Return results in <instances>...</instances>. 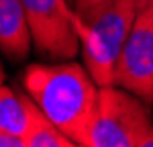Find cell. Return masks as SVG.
<instances>
[{
  "label": "cell",
  "mask_w": 153,
  "mask_h": 147,
  "mask_svg": "<svg viewBox=\"0 0 153 147\" xmlns=\"http://www.w3.org/2000/svg\"><path fill=\"white\" fill-rule=\"evenodd\" d=\"M33 45L21 0H0V51L12 61H25Z\"/></svg>",
  "instance_id": "cell-6"
},
{
  "label": "cell",
  "mask_w": 153,
  "mask_h": 147,
  "mask_svg": "<svg viewBox=\"0 0 153 147\" xmlns=\"http://www.w3.org/2000/svg\"><path fill=\"white\" fill-rule=\"evenodd\" d=\"M0 147H27V145H25L23 137L6 133V131H0Z\"/></svg>",
  "instance_id": "cell-9"
},
{
  "label": "cell",
  "mask_w": 153,
  "mask_h": 147,
  "mask_svg": "<svg viewBox=\"0 0 153 147\" xmlns=\"http://www.w3.org/2000/svg\"><path fill=\"white\" fill-rule=\"evenodd\" d=\"M71 2H74V0H71Z\"/></svg>",
  "instance_id": "cell-12"
},
{
  "label": "cell",
  "mask_w": 153,
  "mask_h": 147,
  "mask_svg": "<svg viewBox=\"0 0 153 147\" xmlns=\"http://www.w3.org/2000/svg\"><path fill=\"white\" fill-rule=\"evenodd\" d=\"M106 2H110V0H74V8L76 12H86L90 10V8H96V6H100V4H106Z\"/></svg>",
  "instance_id": "cell-10"
},
{
  "label": "cell",
  "mask_w": 153,
  "mask_h": 147,
  "mask_svg": "<svg viewBox=\"0 0 153 147\" xmlns=\"http://www.w3.org/2000/svg\"><path fill=\"white\" fill-rule=\"evenodd\" d=\"M114 84L153 104V0H139L117 63Z\"/></svg>",
  "instance_id": "cell-5"
},
{
  "label": "cell",
  "mask_w": 153,
  "mask_h": 147,
  "mask_svg": "<svg viewBox=\"0 0 153 147\" xmlns=\"http://www.w3.org/2000/svg\"><path fill=\"white\" fill-rule=\"evenodd\" d=\"M35 106V100L27 92H16L14 88L2 84L0 86V131L19 135L25 139Z\"/></svg>",
  "instance_id": "cell-7"
},
{
  "label": "cell",
  "mask_w": 153,
  "mask_h": 147,
  "mask_svg": "<svg viewBox=\"0 0 153 147\" xmlns=\"http://www.w3.org/2000/svg\"><path fill=\"white\" fill-rule=\"evenodd\" d=\"M147 106L117 84L100 86L84 147H153V119Z\"/></svg>",
  "instance_id": "cell-3"
},
{
  "label": "cell",
  "mask_w": 153,
  "mask_h": 147,
  "mask_svg": "<svg viewBox=\"0 0 153 147\" xmlns=\"http://www.w3.org/2000/svg\"><path fill=\"white\" fill-rule=\"evenodd\" d=\"M4 78H6V76H4V68H2V63H0V86L4 84Z\"/></svg>",
  "instance_id": "cell-11"
},
{
  "label": "cell",
  "mask_w": 153,
  "mask_h": 147,
  "mask_svg": "<svg viewBox=\"0 0 153 147\" xmlns=\"http://www.w3.org/2000/svg\"><path fill=\"white\" fill-rule=\"evenodd\" d=\"M37 51L51 61L74 59L80 51L78 12L71 0H21Z\"/></svg>",
  "instance_id": "cell-4"
},
{
  "label": "cell",
  "mask_w": 153,
  "mask_h": 147,
  "mask_svg": "<svg viewBox=\"0 0 153 147\" xmlns=\"http://www.w3.org/2000/svg\"><path fill=\"white\" fill-rule=\"evenodd\" d=\"M25 145L27 147H76V143L39 106H35L31 122H29V131L25 135Z\"/></svg>",
  "instance_id": "cell-8"
},
{
  "label": "cell",
  "mask_w": 153,
  "mask_h": 147,
  "mask_svg": "<svg viewBox=\"0 0 153 147\" xmlns=\"http://www.w3.org/2000/svg\"><path fill=\"white\" fill-rule=\"evenodd\" d=\"M23 88L76 145H86L100 88L86 65L71 59L31 63L23 72Z\"/></svg>",
  "instance_id": "cell-1"
},
{
  "label": "cell",
  "mask_w": 153,
  "mask_h": 147,
  "mask_svg": "<svg viewBox=\"0 0 153 147\" xmlns=\"http://www.w3.org/2000/svg\"><path fill=\"white\" fill-rule=\"evenodd\" d=\"M139 0H110L86 12H78L76 33L84 65L98 86L114 84V72L137 14Z\"/></svg>",
  "instance_id": "cell-2"
}]
</instances>
